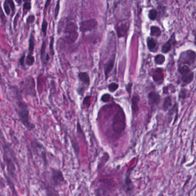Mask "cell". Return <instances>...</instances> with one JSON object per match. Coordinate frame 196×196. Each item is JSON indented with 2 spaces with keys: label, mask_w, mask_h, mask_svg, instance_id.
<instances>
[{
  "label": "cell",
  "mask_w": 196,
  "mask_h": 196,
  "mask_svg": "<svg viewBox=\"0 0 196 196\" xmlns=\"http://www.w3.org/2000/svg\"><path fill=\"white\" fill-rule=\"evenodd\" d=\"M4 150L3 158L4 162L7 168V171L12 178L16 177V167L15 165V155L14 152L9 146L4 144L2 146Z\"/></svg>",
  "instance_id": "cell-2"
},
{
  "label": "cell",
  "mask_w": 196,
  "mask_h": 196,
  "mask_svg": "<svg viewBox=\"0 0 196 196\" xmlns=\"http://www.w3.org/2000/svg\"><path fill=\"white\" fill-rule=\"evenodd\" d=\"M162 31L159 27L153 25L150 27V35L154 37H159L161 35Z\"/></svg>",
  "instance_id": "cell-23"
},
{
  "label": "cell",
  "mask_w": 196,
  "mask_h": 196,
  "mask_svg": "<svg viewBox=\"0 0 196 196\" xmlns=\"http://www.w3.org/2000/svg\"><path fill=\"white\" fill-rule=\"evenodd\" d=\"M195 31H196V32H194V31L193 30V33L194 35V37H195V43H196V30H195Z\"/></svg>",
  "instance_id": "cell-47"
},
{
  "label": "cell",
  "mask_w": 196,
  "mask_h": 196,
  "mask_svg": "<svg viewBox=\"0 0 196 196\" xmlns=\"http://www.w3.org/2000/svg\"><path fill=\"white\" fill-rule=\"evenodd\" d=\"M190 91L187 89L182 87L180 89L178 93V99L180 100H185L190 97Z\"/></svg>",
  "instance_id": "cell-18"
},
{
  "label": "cell",
  "mask_w": 196,
  "mask_h": 196,
  "mask_svg": "<svg viewBox=\"0 0 196 196\" xmlns=\"http://www.w3.org/2000/svg\"><path fill=\"white\" fill-rule=\"evenodd\" d=\"M77 26L76 23H68L64 29V33L67 34V33H70V32H76L77 30Z\"/></svg>",
  "instance_id": "cell-21"
},
{
  "label": "cell",
  "mask_w": 196,
  "mask_h": 196,
  "mask_svg": "<svg viewBox=\"0 0 196 196\" xmlns=\"http://www.w3.org/2000/svg\"><path fill=\"white\" fill-rule=\"evenodd\" d=\"M15 110L19 117V120L29 131H33L35 129V125L30 121L28 105L23 101L16 102Z\"/></svg>",
  "instance_id": "cell-1"
},
{
  "label": "cell",
  "mask_w": 196,
  "mask_h": 196,
  "mask_svg": "<svg viewBox=\"0 0 196 196\" xmlns=\"http://www.w3.org/2000/svg\"><path fill=\"white\" fill-rule=\"evenodd\" d=\"M9 4L10 6L11 7L12 9V14H11V16L13 17V15L15 14V12H16V6H15V2L13 0H8Z\"/></svg>",
  "instance_id": "cell-38"
},
{
  "label": "cell",
  "mask_w": 196,
  "mask_h": 196,
  "mask_svg": "<svg viewBox=\"0 0 196 196\" xmlns=\"http://www.w3.org/2000/svg\"><path fill=\"white\" fill-rule=\"evenodd\" d=\"M71 144H72V147L75 151V153H76L77 157H78L79 154V146L78 143H77L76 139H71Z\"/></svg>",
  "instance_id": "cell-32"
},
{
  "label": "cell",
  "mask_w": 196,
  "mask_h": 196,
  "mask_svg": "<svg viewBox=\"0 0 196 196\" xmlns=\"http://www.w3.org/2000/svg\"><path fill=\"white\" fill-rule=\"evenodd\" d=\"M161 100L159 94L156 91H150L148 94V103L151 109L157 107Z\"/></svg>",
  "instance_id": "cell-9"
},
{
  "label": "cell",
  "mask_w": 196,
  "mask_h": 196,
  "mask_svg": "<svg viewBox=\"0 0 196 196\" xmlns=\"http://www.w3.org/2000/svg\"><path fill=\"white\" fill-rule=\"evenodd\" d=\"M133 83L130 82L128 84H127L125 87H126V91L128 93V94H129L130 96H131V91H132V87H133Z\"/></svg>",
  "instance_id": "cell-41"
},
{
  "label": "cell",
  "mask_w": 196,
  "mask_h": 196,
  "mask_svg": "<svg viewBox=\"0 0 196 196\" xmlns=\"http://www.w3.org/2000/svg\"><path fill=\"white\" fill-rule=\"evenodd\" d=\"M173 106V99L170 96H167L165 97L163 102L162 110L163 111H167L169 110Z\"/></svg>",
  "instance_id": "cell-16"
},
{
  "label": "cell",
  "mask_w": 196,
  "mask_h": 196,
  "mask_svg": "<svg viewBox=\"0 0 196 196\" xmlns=\"http://www.w3.org/2000/svg\"><path fill=\"white\" fill-rule=\"evenodd\" d=\"M157 16H158V12L157 10L154 9L150 10L148 12V18L150 20H152V21L155 20L157 19Z\"/></svg>",
  "instance_id": "cell-33"
},
{
  "label": "cell",
  "mask_w": 196,
  "mask_h": 196,
  "mask_svg": "<svg viewBox=\"0 0 196 196\" xmlns=\"http://www.w3.org/2000/svg\"><path fill=\"white\" fill-rule=\"evenodd\" d=\"M196 62V53L192 50H187L180 53L178 59V65H187L191 67Z\"/></svg>",
  "instance_id": "cell-6"
},
{
  "label": "cell",
  "mask_w": 196,
  "mask_h": 196,
  "mask_svg": "<svg viewBox=\"0 0 196 196\" xmlns=\"http://www.w3.org/2000/svg\"><path fill=\"white\" fill-rule=\"evenodd\" d=\"M163 93L165 94H167L169 93V91H172V93H175L176 91V88L174 86H173L172 84H170L169 85H167V86H164L163 87Z\"/></svg>",
  "instance_id": "cell-29"
},
{
  "label": "cell",
  "mask_w": 196,
  "mask_h": 196,
  "mask_svg": "<svg viewBox=\"0 0 196 196\" xmlns=\"http://www.w3.org/2000/svg\"><path fill=\"white\" fill-rule=\"evenodd\" d=\"M53 43H54V38L53 37H52L51 38V41L50 42V46H49V48L51 54L53 55H54V50H53Z\"/></svg>",
  "instance_id": "cell-43"
},
{
  "label": "cell",
  "mask_w": 196,
  "mask_h": 196,
  "mask_svg": "<svg viewBox=\"0 0 196 196\" xmlns=\"http://www.w3.org/2000/svg\"><path fill=\"white\" fill-rule=\"evenodd\" d=\"M20 16V11L17 14H16V16H15V19L13 21V26H14V28H16L17 25L18 24V21H19V17Z\"/></svg>",
  "instance_id": "cell-42"
},
{
  "label": "cell",
  "mask_w": 196,
  "mask_h": 196,
  "mask_svg": "<svg viewBox=\"0 0 196 196\" xmlns=\"http://www.w3.org/2000/svg\"><path fill=\"white\" fill-rule=\"evenodd\" d=\"M45 48H46V42L44 41L43 43L42 44L41 48L40 50V57L41 60L43 62H45Z\"/></svg>",
  "instance_id": "cell-30"
},
{
  "label": "cell",
  "mask_w": 196,
  "mask_h": 196,
  "mask_svg": "<svg viewBox=\"0 0 196 196\" xmlns=\"http://www.w3.org/2000/svg\"><path fill=\"white\" fill-rule=\"evenodd\" d=\"M32 0H23V1H24V2H30Z\"/></svg>",
  "instance_id": "cell-48"
},
{
  "label": "cell",
  "mask_w": 196,
  "mask_h": 196,
  "mask_svg": "<svg viewBox=\"0 0 196 196\" xmlns=\"http://www.w3.org/2000/svg\"><path fill=\"white\" fill-rule=\"evenodd\" d=\"M78 77L80 81L82 82L86 86L88 87L90 85V78L86 72H81L78 74Z\"/></svg>",
  "instance_id": "cell-17"
},
{
  "label": "cell",
  "mask_w": 196,
  "mask_h": 196,
  "mask_svg": "<svg viewBox=\"0 0 196 196\" xmlns=\"http://www.w3.org/2000/svg\"><path fill=\"white\" fill-rule=\"evenodd\" d=\"M15 1H16L19 5H20V4H21L23 0H15Z\"/></svg>",
  "instance_id": "cell-46"
},
{
  "label": "cell",
  "mask_w": 196,
  "mask_h": 196,
  "mask_svg": "<svg viewBox=\"0 0 196 196\" xmlns=\"http://www.w3.org/2000/svg\"><path fill=\"white\" fill-rule=\"evenodd\" d=\"M128 26H127L126 24H120L119 26L117 27V32L119 37L124 36L127 33L128 30Z\"/></svg>",
  "instance_id": "cell-20"
},
{
  "label": "cell",
  "mask_w": 196,
  "mask_h": 196,
  "mask_svg": "<svg viewBox=\"0 0 196 196\" xmlns=\"http://www.w3.org/2000/svg\"><path fill=\"white\" fill-rule=\"evenodd\" d=\"M47 27H48V23L44 19L42 23V25H41V31L43 33L44 36H46Z\"/></svg>",
  "instance_id": "cell-35"
},
{
  "label": "cell",
  "mask_w": 196,
  "mask_h": 196,
  "mask_svg": "<svg viewBox=\"0 0 196 196\" xmlns=\"http://www.w3.org/2000/svg\"><path fill=\"white\" fill-rule=\"evenodd\" d=\"M114 63H115V59H111L109 62L106 63L105 66V79L107 80L109 77L112 70L114 67Z\"/></svg>",
  "instance_id": "cell-15"
},
{
  "label": "cell",
  "mask_w": 196,
  "mask_h": 196,
  "mask_svg": "<svg viewBox=\"0 0 196 196\" xmlns=\"http://www.w3.org/2000/svg\"><path fill=\"white\" fill-rule=\"evenodd\" d=\"M154 62L157 65H162L165 62V57L163 54H158L154 58Z\"/></svg>",
  "instance_id": "cell-26"
},
{
  "label": "cell",
  "mask_w": 196,
  "mask_h": 196,
  "mask_svg": "<svg viewBox=\"0 0 196 196\" xmlns=\"http://www.w3.org/2000/svg\"><path fill=\"white\" fill-rule=\"evenodd\" d=\"M5 13H4V10H3L1 5H0V19H1V20L2 21V23L4 24H6V17L5 16Z\"/></svg>",
  "instance_id": "cell-36"
},
{
  "label": "cell",
  "mask_w": 196,
  "mask_h": 196,
  "mask_svg": "<svg viewBox=\"0 0 196 196\" xmlns=\"http://www.w3.org/2000/svg\"><path fill=\"white\" fill-rule=\"evenodd\" d=\"M147 45H148V50L150 52L155 53V52H157V51L158 50V43L155 39H154L152 38H148Z\"/></svg>",
  "instance_id": "cell-14"
},
{
  "label": "cell",
  "mask_w": 196,
  "mask_h": 196,
  "mask_svg": "<svg viewBox=\"0 0 196 196\" xmlns=\"http://www.w3.org/2000/svg\"><path fill=\"white\" fill-rule=\"evenodd\" d=\"M126 119L124 111L122 109L118 110L115 114L112 123V127L114 131L117 134L122 133L126 128Z\"/></svg>",
  "instance_id": "cell-5"
},
{
  "label": "cell",
  "mask_w": 196,
  "mask_h": 196,
  "mask_svg": "<svg viewBox=\"0 0 196 196\" xmlns=\"http://www.w3.org/2000/svg\"><path fill=\"white\" fill-rule=\"evenodd\" d=\"M35 47V39L34 36V32H32L30 35L29 40V47H28V52L30 54H34V49Z\"/></svg>",
  "instance_id": "cell-22"
},
{
  "label": "cell",
  "mask_w": 196,
  "mask_h": 196,
  "mask_svg": "<svg viewBox=\"0 0 196 196\" xmlns=\"http://www.w3.org/2000/svg\"><path fill=\"white\" fill-rule=\"evenodd\" d=\"M178 72L179 73L178 83L182 87H185L193 81L194 74L189 66L187 65H178Z\"/></svg>",
  "instance_id": "cell-3"
},
{
  "label": "cell",
  "mask_w": 196,
  "mask_h": 196,
  "mask_svg": "<svg viewBox=\"0 0 196 196\" xmlns=\"http://www.w3.org/2000/svg\"><path fill=\"white\" fill-rule=\"evenodd\" d=\"M20 94L25 96L35 97L36 91L35 88V81L34 78L31 76L25 78L20 82Z\"/></svg>",
  "instance_id": "cell-4"
},
{
  "label": "cell",
  "mask_w": 196,
  "mask_h": 196,
  "mask_svg": "<svg viewBox=\"0 0 196 196\" xmlns=\"http://www.w3.org/2000/svg\"><path fill=\"white\" fill-rule=\"evenodd\" d=\"M3 8L5 12V14L7 16H9L12 14V9L10 6L9 4L8 1V0H5L4 4H3Z\"/></svg>",
  "instance_id": "cell-28"
},
{
  "label": "cell",
  "mask_w": 196,
  "mask_h": 196,
  "mask_svg": "<svg viewBox=\"0 0 196 196\" xmlns=\"http://www.w3.org/2000/svg\"><path fill=\"white\" fill-rule=\"evenodd\" d=\"M35 62V59L34 57L33 56V54H29L26 57H25V65L28 66H32L34 65Z\"/></svg>",
  "instance_id": "cell-25"
},
{
  "label": "cell",
  "mask_w": 196,
  "mask_h": 196,
  "mask_svg": "<svg viewBox=\"0 0 196 196\" xmlns=\"http://www.w3.org/2000/svg\"><path fill=\"white\" fill-rule=\"evenodd\" d=\"M140 97L138 95H134L131 99V111L133 117H137L139 113V102Z\"/></svg>",
  "instance_id": "cell-13"
},
{
  "label": "cell",
  "mask_w": 196,
  "mask_h": 196,
  "mask_svg": "<svg viewBox=\"0 0 196 196\" xmlns=\"http://www.w3.org/2000/svg\"><path fill=\"white\" fill-rule=\"evenodd\" d=\"M176 43H177V40L176 39V34L175 33H173L170 36V39L163 45L161 49L162 53L163 54H167L169 53L172 50L173 46H174L176 44Z\"/></svg>",
  "instance_id": "cell-11"
},
{
  "label": "cell",
  "mask_w": 196,
  "mask_h": 196,
  "mask_svg": "<svg viewBox=\"0 0 196 196\" xmlns=\"http://www.w3.org/2000/svg\"><path fill=\"white\" fill-rule=\"evenodd\" d=\"M110 159V155L108 153H105L102 157L101 158L99 165H98V168H101L102 167H103L105 165V163L109 161Z\"/></svg>",
  "instance_id": "cell-24"
},
{
  "label": "cell",
  "mask_w": 196,
  "mask_h": 196,
  "mask_svg": "<svg viewBox=\"0 0 196 196\" xmlns=\"http://www.w3.org/2000/svg\"><path fill=\"white\" fill-rule=\"evenodd\" d=\"M153 81L158 85H162L165 79L164 76V70L162 68H157L154 70L153 72Z\"/></svg>",
  "instance_id": "cell-10"
},
{
  "label": "cell",
  "mask_w": 196,
  "mask_h": 196,
  "mask_svg": "<svg viewBox=\"0 0 196 196\" xmlns=\"http://www.w3.org/2000/svg\"><path fill=\"white\" fill-rule=\"evenodd\" d=\"M32 8V4L30 2H25L23 5V14L25 16Z\"/></svg>",
  "instance_id": "cell-27"
},
{
  "label": "cell",
  "mask_w": 196,
  "mask_h": 196,
  "mask_svg": "<svg viewBox=\"0 0 196 196\" xmlns=\"http://www.w3.org/2000/svg\"><path fill=\"white\" fill-rule=\"evenodd\" d=\"M78 38V34L76 32H73L70 33H67L66 36L65 37V40L67 43H72L75 42Z\"/></svg>",
  "instance_id": "cell-19"
},
{
  "label": "cell",
  "mask_w": 196,
  "mask_h": 196,
  "mask_svg": "<svg viewBox=\"0 0 196 196\" xmlns=\"http://www.w3.org/2000/svg\"><path fill=\"white\" fill-rule=\"evenodd\" d=\"M51 179L53 185L55 187L60 186L66 182L65 178L62 172L60 170L52 168L51 169Z\"/></svg>",
  "instance_id": "cell-7"
},
{
  "label": "cell",
  "mask_w": 196,
  "mask_h": 196,
  "mask_svg": "<svg viewBox=\"0 0 196 196\" xmlns=\"http://www.w3.org/2000/svg\"><path fill=\"white\" fill-rule=\"evenodd\" d=\"M98 21L95 19H88L80 23V31L82 32L92 31L98 27Z\"/></svg>",
  "instance_id": "cell-8"
},
{
  "label": "cell",
  "mask_w": 196,
  "mask_h": 196,
  "mask_svg": "<svg viewBox=\"0 0 196 196\" xmlns=\"http://www.w3.org/2000/svg\"><path fill=\"white\" fill-rule=\"evenodd\" d=\"M25 53H24L22 55L21 57H20V58L19 59V64L20 65V66L21 67H24L25 66Z\"/></svg>",
  "instance_id": "cell-40"
},
{
  "label": "cell",
  "mask_w": 196,
  "mask_h": 196,
  "mask_svg": "<svg viewBox=\"0 0 196 196\" xmlns=\"http://www.w3.org/2000/svg\"><path fill=\"white\" fill-rule=\"evenodd\" d=\"M91 104V96H86L84 97V100L83 101V106L84 108L87 109L88 108Z\"/></svg>",
  "instance_id": "cell-31"
},
{
  "label": "cell",
  "mask_w": 196,
  "mask_h": 196,
  "mask_svg": "<svg viewBox=\"0 0 196 196\" xmlns=\"http://www.w3.org/2000/svg\"><path fill=\"white\" fill-rule=\"evenodd\" d=\"M60 0H58V4H57V5H56V9H55V19L57 18L58 17V13H59V8H60Z\"/></svg>",
  "instance_id": "cell-44"
},
{
  "label": "cell",
  "mask_w": 196,
  "mask_h": 196,
  "mask_svg": "<svg viewBox=\"0 0 196 196\" xmlns=\"http://www.w3.org/2000/svg\"><path fill=\"white\" fill-rule=\"evenodd\" d=\"M34 20H35V16L34 14H30L27 17L26 19V23L27 25L32 24L34 21Z\"/></svg>",
  "instance_id": "cell-39"
},
{
  "label": "cell",
  "mask_w": 196,
  "mask_h": 196,
  "mask_svg": "<svg viewBox=\"0 0 196 196\" xmlns=\"http://www.w3.org/2000/svg\"></svg>",
  "instance_id": "cell-49"
},
{
  "label": "cell",
  "mask_w": 196,
  "mask_h": 196,
  "mask_svg": "<svg viewBox=\"0 0 196 196\" xmlns=\"http://www.w3.org/2000/svg\"><path fill=\"white\" fill-rule=\"evenodd\" d=\"M51 0H47V1H46V2H45V6H44V10H45L47 8V7H48L49 5V4H50V2H51Z\"/></svg>",
  "instance_id": "cell-45"
},
{
  "label": "cell",
  "mask_w": 196,
  "mask_h": 196,
  "mask_svg": "<svg viewBox=\"0 0 196 196\" xmlns=\"http://www.w3.org/2000/svg\"><path fill=\"white\" fill-rule=\"evenodd\" d=\"M134 167L129 168V170L127 171V172H126V178H125V187H126V192H132L133 190H134L133 183V182L131 181L130 176H131V172L134 169Z\"/></svg>",
  "instance_id": "cell-12"
},
{
  "label": "cell",
  "mask_w": 196,
  "mask_h": 196,
  "mask_svg": "<svg viewBox=\"0 0 196 196\" xmlns=\"http://www.w3.org/2000/svg\"><path fill=\"white\" fill-rule=\"evenodd\" d=\"M111 95L109 93H105L101 97V100L103 102H107L110 100Z\"/></svg>",
  "instance_id": "cell-37"
},
{
  "label": "cell",
  "mask_w": 196,
  "mask_h": 196,
  "mask_svg": "<svg viewBox=\"0 0 196 196\" xmlns=\"http://www.w3.org/2000/svg\"><path fill=\"white\" fill-rule=\"evenodd\" d=\"M119 88V85L115 82H112L108 86V89L111 93H114Z\"/></svg>",
  "instance_id": "cell-34"
}]
</instances>
